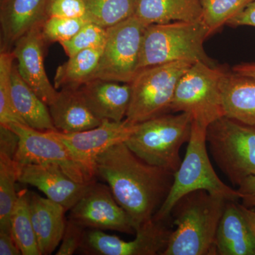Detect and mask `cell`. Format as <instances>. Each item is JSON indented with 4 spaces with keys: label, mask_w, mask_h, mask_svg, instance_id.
<instances>
[{
    "label": "cell",
    "mask_w": 255,
    "mask_h": 255,
    "mask_svg": "<svg viewBox=\"0 0 255 255\" xmlns=\"http://www.w3.org/2000/svg\"><path fill=\"white\" fill-rule=\"evenodd\" d=\"M16 169L18 182L37 188L48 199L61 204L66 210L71 209L80 201L92 183L76 182L53 164L16 162Z\"/></svg>",
    "instance_id": "5bb4252c"
},
{
    "label": "cell",
    "mask_w": 255,
    "mask_h": 255,
    "mask_svg": "<svg viewBox=\"0 0 255 255\" xmlns=\"http://www.w3.org/2000/svg\"><path fill=\"white\" fill-rule=\"evenodd\" d=\"M221 90L226 116L255 128V80L226 70Z\"/></svg>",
    "instance_id": "7402d4cb"
},
{
    "label": "cell",
    "mask_w": 255,
    "mask_h": 255,
    "mask_svg": "<svg viewBox=\"0 0 255 255\" xmlns=\"http://www.w3.org/2000/svg\"><path fill=\"white\" fill-rule=\"evenodd\" d=\"M6 127L19 137L15 162L53 164L76 182L89 184L95 181V172L77 159L55 131H41L21 124H11Z\"/></svg>",
    "instance_id": "9c48e42d"
},
{
    "label": "cell",
    "mask_w": 255,
    "mask_h": 255,
    "mask_svg": "<svg viewBox=\"0 0 255 255\" xmlns=\"http://www.w3.org/2000/svg\"><path fill=\"white\" fill-rule=\"evenodd\" d=\"M21 252L11 233L0 231V255H19Z\"/></svg>",
    "instance_id": "8d00e7d4"
},
{
    "label": "cell",
    "mask_w": 255,
    "mask_h": 255,
    "mask_svg": "<svg viewBox=\"0 0 255 255\" xmlns=\"http://www.w3.org/2000/svg\"><path fill=\"white\" fill-rule=\"evenodd\" d=\"M11 233L23 255H41L32 224L28 191L18 193L11 216Z\"/></svg>",
    "instance_id": "d4e9b609"
},
{
    "label": "cell",
    "mask_w": 255,
    "mask_h": 255,
    "mask_svg": "<svg viewBox=\"0 0 255 255\" xmlns=\"http://www.w3.org/2000/svg\"><path fill=\"white\" fill-rule=\"evenodd\" d=\"M225 71L202 62L193 63L178 82L170 112L189 114L206 128L226 116L221 90Z\"/></svg>",
    "instance_id": "8992f818"
},
{
    "label": "cell",
    "mask_w": 255,
    "mask_h": 255,
    "mask_svg": "<svg viewBox=\"0 0 255 255\" xmlns=\"http://www.w3.org/2000/svg\"><path fill=\"white\" fill-rule=\"evenodd\" d=\"M237 191L243 206L249 209L255 208V175L244 179Z\"/></svg>",
    "instance_id": "e575fe53"
},
{
    "label": "cell",
    "mask_w": 255,
    "mask_h": 255,
    "mask_svg": "<svg viewBox=\"0 0 255 255\" xmlns=\"http://www.w3.org/2000/svg\"><path fill=\"white\" fill-rule=\"evenodd\" d=\"M146 27L132 16L107 28V40L100 63L90 80L99 78L130 84L138 71Z\"/></svg>",
    "instance_id": "30bf717a"
},
{
    "label": "cell",
    "mask_w": 255,
    "mask_h": 255,
    "mask_svg": "<svg viewBox=\"0 0 255 255\" xmlns=\"http://www.w3.org/2000/svg\"><path fill=\"white\" fill-rule=\"evenodd\" d=\"M48 0L0 1V52H10L15 43L30 30L42 25Z\"/></svg>",
    "instance_id": "2e32d148"
},
{
    "label": "cell",
    "mask_w": 255,
    "mask_h": 255,
    "mask_svg": "<svg viewBox=\"0 0 255 255\" xmlns=\"http://www.w3.org/2000/svg\"><path fill=\"white\" fill-rule=\"evenodd\" d=\"M95 175L109 184L119 205L128 214L135 231L154 217L167 199L174 172L137 157L125 142L100 154L94 163Z\"/></svg>",
    "instance_id": "6da1fadb"
},
{
    "label": "cell",
    "mask_w": 255,
    "mask_h": 255,
    "mask_svg": "<svg viewBox=\"0 0 255 255\" xmlns=\"http://www.w3.org/2000/svg\"><path fill=\"white\" fill-rule=\"evenodd\" d=\"M83 226L70 219L56 255H72L81 248L85 231Z\"/></svg>",
    "instance_id": "d6a6232c"
},
{
    "label": "cell",
    "mask_w": 255,
    "mask_h": 255,
    "mask_svg": "<svg viewBox=\"0 0 255 255\" xmlns=\"http://www.w3.org/2000/svg\"><path fill=\"white\" fill-rule=\"evenodd\" d=\"M254 0H200L203 23L210 36L227 24Z\"/></svg>",
    "instance_id": "83f0119b"
},
{
    "label": "cell",
    "mask_w": 255,
    "mask_h": 255,
    "mask_svg": "<svg viewBox=\"0 0 255 255\" xmlns=\"http://www.w3.org/2000/svg\"><path fill=\"white\" fill-rule=\"evenodd\" d=\"M46 14L48 18L87 19L86 6L83 0H48Z\"/></svg>",
    "instance_id": "1f68e13d"
},
{
    "label": "cell",
    "mask_w": 255,
    "mask_h": 255,
    "mask_svg": "<svg viewBox=\"0 0 255 255\" xmlns=\"http://www.w3.org/2000/svg\"><path fill=\"white\" fill-rule=\"evenodd\" d=\"M87 105L101 120L120 122L127 117L131 97L130 84L92 79L80 87Z\"/></svg>",
    "instance_id": "e0dca14e"
},
{
    "label": "cell",
    "mask_w": 255,
    "mask_h": 255,
    "mask_svg": "<svg viewBox=\"0 0 255 255\" xmlns=\"http://www.w3.org/2000/svg\"><path fill=\"white\" fill-rule=\"evenodd\" d=\"M12 51L0 52V124L26 125L16 112L11 97V70L14 63Z\"/></svg>",
    "instance_id": "f1b7e54d"
},
{
    "label": "cell",
    "mask_w": 255,
    "mask_h": 255,
    "mask_svg": "<svg viewBox=\"0 0 255 255\" xmlns=\"http://www.w3.org/2000/svg\"><path fill=\"white\" fill-rule=\"evenodd\" d=\"M228 200L205 190L192 191L171 212L172 231L162 255H216V236Z\"/></svg>",
    "instance_id": "7a4b0ae2"
},
{
    "label": "cell",
    "mask_w": 255,
    "mask_h": 255,
    "mask_svg": "<svg viewBox=\"0 0 255 255\" xmlns=\"http://www.w3.org/2000/svg\"><path fill=\"white\" fill-rule=\"evenodd\" d=\"M137 127V124L130 123L127 119L120 122L105 119L98 127L85 131L55 133L78 160L95 172L96 157L112 146L127 141Z\"/></svg>",
    "instance_id": "9a60e30c"
},
{
    "label": "cell",
    "mask_w": 255,
    "mask_h": 255,
    "mask_svg": "<svg viewBox=\"0 0 255 255\" xmlns=\"http://www.w3.org/2000/svg\"><path fill=\"white\" fill-rule=\"evenodd\" d=\"M70 219L84 228L135 233L130 216L119 205L110 187L95 182L70 209Z\"/></svg>",
    "instance_id": "7c38bea8"
},
{
    "label": "cell",
    "mask_w": 255,
    "mask_h": 255,
    "mask_svg": "<svg viewBox=\"0 0 255 255\" xmlns=\"http://www.w3.org/2000/svg\"><path fill=\"white\" fill-rule=\"evenodd\" d=\"M192 63L172 62L138 70L130 82L128 122L137 124L170 112L178 82Z\"/></svg>",
    "instance_id": "ba28073f"
},
{
    "label": "cell",
    "mask_w": 255,
    "mask_h": 255,
    "mask_svg": "<svg viewBox=\"0 0 255 255\" xmlns=\"http://www.w3.org/2000/svg\"><path fill=\"white\" fill-rule=\"evenodd\" d=\"M206 142L215 162L233 185L255 175V128L227 116L210 124Z\"/></svg>",
    "instance_id": "52a82bcc"
},
{
    "label": "cell",
    "mask_w": 255,
    "mask_h": 255,
    "mask_svg": "<svg viewBox=\"0 0 255 255\" xmlns=\"http://www.w3.org/2000/svg\"><path fill=\"white\" fill-rule=\"evenodd\" d=\"M242 209H243V212H244L245 215L248 219V221H249L250 223L253 227V230H254V232L255 233V211L252 209H249V208H247L246 206L241 204Z\"/></svg>",
    "instance_id": "f35d334b"
},
{
    "label": "cell",
    "mask_w": 255,
    "mask_h": 255,
    "mask_svg": "<svg viewBox=\"0 0 255 255\" xmlns=\"http://www.w3.org/2000/svg\"><path fill=\"white\" fill-rule=\"evenodd\" d=\"M231 26H251L255 27V0L250 3L241 13L228 21Z\"/></svg>",
    "instance_id": "d590c367"
},
{
    "label": "cell",
    "mask_w": 255,
    "mask_h": 255,
    "mask_svg": "<svg viewBox=\"0 0 255 255\" xmlns=\"http://www.w3.org/2000/svg\"><path fill=\"white\" fill-rule=\"evenodd\" d=\"M87 18H48L42 25L46 43H62L71 39L87 23Z\"/></svg>",
    "instance_id": "4dcf8cb0"
},
{
    "label": "cell",
    "mask_w": 255,
    "mask_h": 255,
    "mask_svg": "<svg viewBox=\"0 0 255 255\" xmlns=\"http://www.w3.org/2000/svg\"><path fill=\"white\" fill-rule=\"evenodd\" d=\"M90 22L107 28L133 16L136 0H83Z\"/></svg>",
    "instance_id": "484cf974"
},
{
    "label": "cell",
    "mask_w": 255,
    "mask_h": 255,
    "mask_svg": "<svg viewBox=\"0 0 255 255\" xmlns=\"http://www.w3.org/2000/svg\"><path fill=\"white\" fill-rule=\"evenodd\" d=\"M216 254L255 255V233L238 201H228L216 236Z\"/></svg>",
    "instance_id": "d6986e66"
},
{
    "label": "cell",
    "mask_w": 255,
    "mask_h": 255,
    "mask_svg": "<svg viewBox=\"0 0 255 255\" xmlns=\"http://www.w3.org/2000/svg\"><path fill=\"white\" fill-rule=\"evenodd\" d=\"M171 221L152 218L135 231V238L126 241L103 231H85L80 249L86 254L97 255H162L172 231Z\"/></svg>",
    "instance_id": "8fae6325"
},
{
    "label": "cell",
    "mask_w": 255,
    "mask_h": 255,
    "mask_svg": "<svg viewBox=\"0 0 255 255\" xmlns=\"http://www.w3.org/2000/svg\"><path fill=\"white\" fill-rule=\"evenodd\" d=\"M42 25L35 26L18 40L11 51L21 78L44 103L50 106L57 98L58 91L50 82L45 68L46 41L42 33Z\"/></svg>",
    "instance_id": "4fadbf2b"
},
{
    "label": "cell",
    "mask_w": 255,
    "mask_h": 255,
    "mask_svg": "<svg viewBox=\"0 0 255 255\" xmlns=\"http://www.w3.org/2000/svg\"><path fill=\"white\" fill-rule=\"evenodd\" d=\"M133 16L147 26L201 21L202 9L200 0H136Z\"/></svg>",
    "instance_id": "44dd1931"
},
{
    "label": "cell",
    "mask_w": 255,
    "mask_h": 255,
    "mask_svg": "<svg viewBox=\"0 0 255 255\" xmlns=\"http://www.w3.org/2000/svg\"><path fill=\"white\" fill-rule=\"evenodd\" d=\"M32 224L41 255H51L63 239L67 222L66 209L34 192L28 191Z\"/></svg>",
    "instance_id": "ac0fdd59"
},
{
    "label": "cell",
    "mask_w": 255,
    "mask_h": 255,
    "mask_svg": "<svg viewBox=\"0 0 255 255\" xmlns=\"http://www.w3.org/2000/svg\"><path fill=\"white\" fill-rule=\"evenodd\" d=\"M16 182H18L16 162L0 155V231L11 233V216L18 198Z\"/></svg>",
    "instance_id": "4316f807"
},
{
    "label": "cell",
    "mask_w": 255,
    "mask_h": 255,
    "mask_svg": "<svg viewBox=\"0 0 255 255\" xmlns=\"http://www.w3.org/2000/svg\"><path fill=\"white\" fill-rule=\"evenodd\" d=\"M233 73L255 80V63H243L235 65Z\"/></svg>",
    "instance_id": "74e56055"
},
{
    "label": "cell",
    "mask_w": 255,
    "mask_h": 255,
    "mask_svg": "<svg viewBox=\"0 0 255 255\" xmlns=\"http://www.w3.org/2000/svg\"><path fill=\"white\" fill-rule=\"evenodd\" d=\"M55 128L62 133H75L100 126L102 121L87 105L80 89L63 88L48 106Z\"/></svg>",
    "instance_id": "ffe728a7"
},
{
    "label": "cell",
    "mask_w": 255,
    "mask_h": 255,
    "mask_svg": "<svg viewBox=\"0 0 255 255\" xmlns=\"http://www.w3.org/2000/svg\"><path fill=\"white\" fill-rule=\"evenodd\" d=\"M192 122L189 114H162L137 124L125 143L147 163L174 173L182 161L181 147L190 138Z\"/></svg>",
    "instance_id": "5b68a950"
},
{
    "label": "cell",
    "mask_w": 255,
    "mask_h": 255,
    "mask_svg": "<svg viewBox=\"0 0 255 255\" xmlns=\"http://www.w3.org/2000/svg\"><path fill=\"white\" fill-rule=\"evenodd\" d=\"M107 28L95 23L89 22L71 39L60 44L68 58L82 50L90 48H104L107 40Z\"/></svg>",
    "instance_id": "f546056e"
},
{
    "label": "cell",
    "mask_w": 255,
    "mask_h": 255,
    "mask_svg": "<svg viewBox=\"0 0 255 255\" xmlns=\"http://www.w3.org/2000/svg\"><path fill=\"white\" fill-rule=\"evenodd\" d=\"M11 97L16 112L26 126L41 131H58L48 106L23 80L15 63L11 70Z\"/></svg>",
    "instance_id": "603a6c76"
},
{
    "label": "cell",
    "mask_w": 255,
    "mask_h": 255,
    "mask_svg": "<svg viewBox=\"0 0 255 255\" xmlns=\"http://www.w3.org/2000/svg\"><path fill=\"white\" fill-rule=\"evenodd\" d=\"M19 137L6 126L0 124V155L14 159L18 149Z\"/></svg>",
    "instance_id": "836d02e7"
},
{
    "label": "cell",
    "mask_w": 255,
    "mask_h": 255,
    "mask_svg": "<svg viewBox=\"0 0 255 255\" xmlns=\"http://www.w3.org/2000/svg\"><path fill=\"white\" fill-rule=\"evenodd\" d=\"M207 128L192 122L187 152L177 172L167 199L154 216L159 221H172L171 212L181 198L189 193L205 190L228 201H238V191L220 179L211 164L207 152Z\"/></svg>",
    "instance_id": "277c9868"
},
{
    "label": "cell",
    "mask_w": 255,
    "mask_h": 255,
    "mask_svg": "<svg viewBox=\"0 0 255 255\" xmlns=\"http://www.w3.org/2000/svg\"><path fill=\"white\" fill-rule=\"evenodd\" d=\"M210 36L202 20L147 26L142 37L138 70L172 62H202L216 66L204 50Z\"/></svg>",
    "instance_id": "3957f363"
},
{
    "label": "cell",
    "mask_w": 255,
    "mask_h": 255,
    "mask_svg": "<svg viewBox=\"0 0 255 255\" xmlns=\"http://www.w3.org/2000/svg\"><path fill=\"white\" fill-rule=\"evenodd\" d=\"M102 52L103 48H90L70 57L57 68L54 78L55 89L80 88L95 73Z\"/></svg>",
    "instance_id": "cb8c5ba5"
}]
</instances>
